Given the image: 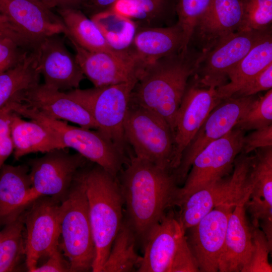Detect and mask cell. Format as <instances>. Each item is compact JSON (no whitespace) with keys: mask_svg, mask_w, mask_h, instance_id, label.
<instances>
[{"mask_svg":"<svg viewBox=\"0 0 272 272\" xmlns=\"http://www.w3.org/2000/svg\"><path fill=\"white\" fill-rule=\"evenodd\" d=\"M118 178L126 222L143 244L150 229L179 201L180 186L173 172L131 156Z\"/></svg>","mask_w":272,"mask_h":272,"instance_id":"obj_1","label":"cell"},{"mask_svg":"<svg viewBox=\"0 0 272 272\" xmlns=\"http://www.w3.org/2000/svg\"><path fill=\"white\" fill-rule=\"evenodd\" d=\"M202 56V52L188 49L147 65L132 91L130 104L158 115L174 133L176 114L188 79L194 74Z\"/></svg>","mask_w":272,"mask_h":272,"instance_id":"obj_2","label":"cell"},{"mask_svg":"<svg viewBox=\"0 0 272 272\" xmlns=\"http://www.w3.org/2000/svg\"><path fill=\"white\" fill-rule=\"evenodd\" d=\"M83 172L95 249L92 271L101 272L123 221L124 201L118 178L97 164Z\"/></svg>","mask_w":272,"mask_h":272,"instance_id":"obj_3","label":"cell"},{"mask_svg":"<svg viewBox=\"0 0 272 272\" xmlns=\"http://www.w3.org/2000/svg\"><path fill=\"white\" fill-rule=\"evenodd\" d=\"M83 167L76 174L68 194L59 206V247L72 272L92 270L95 257Z\"/></svg>","mask_w":272,"mask_h":272,"instance_id":"obj_4","label":"cell"},{"mask_svg":"<svg viewBox=\"0 0 272 272\" xmlns=\"http://www.w3.org/2000/svg\"><path fill=\"white\" fill-rule=\"evenodd\" d=\"M13 110L21 116L38 122L56 138L64 148L75 150L115 177H118L123 165L128 161L108 139L97 130L69 125L20 103H16Z\"/></svg>","mask_w":272,"mask_h":272,"instance_id":"obj_5","label":"cell"},{"mask_svg":"<svg viewBox=\"0 0 272 272\" xmlns=\"http://www.w3.org/2000/svg\"><path fill=\"white\" fill-rule=\"evenodd\" d=\"M142 245L144 254L137 271H199L185 231L173 209L150 229Z\"/></svg>","mask_w":272,"mask_h":272,"instance_id":"obj_6","label":"cell"},{"mask_svg":"<svg viewBox=\"0 0 272 272\" xmlns=\"http://www.w3.org/2000/svg\"><path fill=\"white\" fill-rule=\"evenodd\" d=\"M251 157L240 153L235 160L233 172L229 177L195 191L179 203V211L176 214L185 231L216 206L227 205L235 207L246 203L252 190L250 177Z\"/></svg>","mask_w":272,"mask_h":272,"instance_id":"obj_7","label":"cell"},{"mask_svg":"<svg viewBox=\"0 0 272 272\" xmlns=\"http://www.w3.org/2000/svg\"><path fill=\"white\" fill-rule=\"evenodd\" d=\"M124 131L134 157L169 172L177 169L174 134L162 118L147 109L129 104Z\"/></svg>","mask_w":272,"mask_h":272,"instance_id":"obj_8","label":"cell"},{"mask_svg":"<svg viewBox=\"0 0 272 272\" xmlns=\"http://www.w3.org/2000/svg\"><path fill=\"white\" fill-rule=\"evenodd\" d=\"M138 80L66 92L91 114L98 129L125 156L124 122L132 91Z\"/></svg>","mask_w":272,"mask_h":272,"instance_id":"obj_9","label":"cell"},{"mask_svg":"<svg viewBox=\"0 0 272 272\" xmlns=\"http://www.w3.org/2000/svg\"><path fill=\"white\" fill-rule=\"evenodd\" d=\"M245 132L235 126L197 155L183 185L180 187L177 207L189 195L223 179L230 172L241 152Z\"/></svg>","mask_w":272,"mask_h":272,"instance_id":"obj_10","label":"cell"},{"mask_svg":"<svg viewBox=\"0 0 272 272\" xmlns=\"http://www.w3.org/2000/svg\"><path fill=\"white\" fill-rule=\"evenodd\" d=\"M55 149L29 162V175L33 201L50 196L61 202L66 196L78 171L88 160L78 153Z\"/></svg>","mask_w":272,"mask_h":272,"instance_id":"obj_11","label":"cell"},{"mask_svg":"<svg viewBox=\"0 0 272 272\" xmlns=\"http://www.w3.org/2000/svg\"><path fill=\"white\" fill-rule=\"evenodd\" d=\"M255 99L253 96L230 97L223 99L212 110L184 150L179 166L173 172L179 185L184 183L197 155L235 127Z\"/></svg>","mask_w":272,"mask_h":272,"instance_id":"obj_12","label":"cell"},{"mask_svg":"<svg viewBox=\"0 0 272 272\" xmlns=\"http://www.w3.org/2000/svg\"><path fill=\"white\" fill-rule=\"evenodd\" d=\"M269 31H238L222 38L202 52L194 79L205 87L225 85L229 71Z\"/></svg>","mask_w":272,"mask_h":272,"instance_id":"obj_13","label":"cell"},{"mask_svg":"<svg viewBox=\"0 0 272 272\" xmlns=\"http://www.w3.org/2000/svg\"><path fill=\"white\" fill-rule=\"evenodd\" d=\"M60 203L51 197L41 196L24 214L25 255L29 271H33L42 257L59 247Z\"/></svg>","mask_w":272,"mask_h":272,"instance_id":"obj_14","label":"cell"},{"mask_svg":"<svg viewBox=\"0 0 272 272\" xmlns=\"http://www.w3.org/2000/svg\"><path fill=\"white\" fill-rule=\"evenodd\" d=\"M76 51L75 57L84 76L101 87L139 80L144 70L134 53L91 51L65 36Z\"/></svg>","mask_w":272,"mask_h":272,"instance_id":"obj_15","label":"cell"},{"mask_svg":"<svg viewBox=\"0 0 272 272\" xmlns=\"http://www.w3.org/2000/svg\"><path fill=\"white\" fill-rule=\"evenodd\" d=\"M234 208L227 205L216 206L196 225L185 230L187 242L199 271H218L228 222Z\"/></svg>","mask_w":272,"mask_h":272,"instance_id":"obj_16","label":"cell"},{"mask_svg":"<svg viewBox=\"0 0 272 272\" xmlns=\"http://www.w3.org/2000/svg\"><path fill=\"white\" fill-rule=\"evenodd\" d=\"M59 34L46 37L33 49L44 84L67 92L79 88L85 78L75 55L71 53Z\"/></svg>","mask_w":272,"mask_h":272,"instance_id":"obj_17","label":"cell"},{"mask_svg":"<svg viewBox=\"0 0 272 272\" xmlns=\"http://www.w3.org/2000/svg\"><path fill=\"white\" fill-rule=\"evenodd\" d=\"M194 80L193 83H188L175 121V150L178 167L184 150L210 112L222 100L216 88L203 86Z\"/></svg>","mask_w":272,"mask_h":272,"instance_id":"obj_18","label":"cell"},{"mask_svg":"<svg viewBox=\"0 0 272 272\" xmlns=\"http://www.w3.org/2000/svg\"><path fill=\"white\" fill-rule=\"evenodd\" d=\"M15 101L52 118L68 121L87 128L98 129L89 112L66 92L50 88L44 84L26 91Z\"/></svg>","mask_w":272,"mask_h":272,"instance_id":"obj_19","label":"cell"},{"mask_svg":"<svg viewBox=\"0 0 272 272\" xmlns=\"http://www.w3.org/2000/svg\"><path fill=\"white\" fill-rule=\"evenodd\" d=\"M0 12L36 44L46 37L67 32L58 16L30 0H0Z\"/></svg>","mask_w":272,"mask_h":272,"instance_id":"obj_20","label":"cell"},{"mask_svg":"<svg viewBox=\"0 0 272 272\" xmlns=\"http://www.w3.org/2000/svg\"><path fill=\"white\" fill-rule=\"evenodd\" d=\"M251 226L246 216V203L236 206L228 220L218 271L244 272L253 252Z\"/></svg>","mask_w":272,"mask_h":272,"instance_id":"obj_21","label":"cell"},{"mask_svg":"<svg viewBox=\"0 0 272 272\" xmlns=\"http://www.w3.org/2000/svg\"><path fill=\"white\" fill-rule=\"evenodd\" d=\"M242 20L240 0H212L197 23L192 37L196 36L202 46L201 52H206L219 40L238 31Z\"/></svg>","mask_w":272,"mask_h":272,"instance_id":"obj_22","label":"cell"},{"mask_svg":"<svg viewBox=\"0 0 272 272\" xmlns=\"http://www.w3.org/2000/svg\"><path fill=\"white\" fill-rule=\"evenodd\" d=\"M33 201L29 167L4 164L0 168V220L9 223Z\"/></svg>","mask_w":272,"mask_h":272,"instance_id":"obj_23","label":"cell"},{"mask_svg":"<svg viewBox=\"0 0 272 272\" xmlns=\"http://www.w3.org/2000/svg\"><path fill=\"white\" fill-rule=\"evenodd\" d=\"M183 33L179 25L138 27L132 51L144 67L164 57L182 50Z\"/></svg>","mask_w":272,"mask_h":272,"instance_id":"obj_24","label":"cell"},{"mask_svg":"<svg viewBox=\"0 0 272 272\" xmlns=\"http://www.w3.org/2000/svg\"><path fill=\"white\" fill-rule=\"evenodd\" d=\"M272 63V37L268 31L229 71L230 82L216 88L223 99L232 96L248 81Z\"/></svg>","mask_w":272,"mask_h":272,"instance_id":"obj_25","label":"cell"},{"mask_svg":"<svg viewBox=\"0 0 272 272\" xmlns=\"http://www.w3.org/2000/svg\"><path fill=\"white\" fill-rule=\"evenodd\" d=\"M11 130L16 160L31 153L64 149L61 142L41 124L33 120H25L14 111Z\"/></svg>","mask_w":272,"mask_h":272,"instance_id":"obj_26","label":"cell"},{"mask_svg":"<svg viewBox=\"0 0 272 272\" xmlns=\"http://www.w3.org/2000/svg\"><path fill=\"white\" fill-rule=\"evenodd\" d=\"M40 76L36 54L28 50L17 64L0 74V109L39 84Z\"/></svg>","mask_w":272,"mask_h":272,"instance_id":"obj_27","label":"cell"},{"mask_svg":"<svg viewBox=\"0 0 272 272\" xmlns=\"http://www.w3.org/2000/svg\"><path fill=\"white\" fill-rule=\"evenodd\" d=\"M56 10L67 30L64 35L70 36L80 46L91 51L117 52L109 46L98 26L82 10L74 8Z\"/></svg>","mask_w":272,"mask_h":272,"instance_id":"obj_28","label":"cell"},{"mask_svg":"<svg viewBox=\"0 0 272 272\" xmlns=\"http://www.w3.org/2000/svg\"><path fill=\"white\" fill-rule=\"evenodd\" d=\"M90 18L96 24L109 46L120 52L131 53L138 26L132 20L111 10Z\"/></svg>","mask_w":272,"mask_h":272,"instance_id":"obj_29","label":"cell"},{"mask_svg":"<svg viewBox=\"0 0 272 272\" xmlns=\"http://www.w3.org/2000/svg\"><path fill=\"white\" fill-rule=\"evenodd\" d=\"M137 243L134 231L124 218L101 272H130L135 271L136 268L138 270L142 256L137 252Z\"/></svg>","mask_w":272,"mask_h":272,"instance_id":"obj_30","label":"cell"},{"mask_svg":"<svg viewBox=\"0 0 272 272\" xmlns=\"http://www.w3.org/2000/svg\"><path fill=\"white\" fill-rule=\"evenodd\" d=\"M255 151L250 169L252 190L247 203L272 207V146Z\"/></svg>","mask_w":272,"mask_h":272,"instance_id":"obj_31","label":"cell"},{"mask_svg":"<svg viewBox=\"0 0 272 272\" xmlns=\"http://www.w3.org/2000/svg\"><path fill=\"white\" fill-rule=\"evenodd\" d=\"M24 214L6 224L0 231V272L14 271L25 255Z\"/></svg>","mask_w":272,"mask_h":272,"instance_id":"obj_32","label":"cell"},{"mask_svg":"<svg viewBox=\"0 0 272 272\" xmlns=\"http://www.w3.org/2000/svg\"><path fill=\"white\" fill-rule=\"evenodd\" d=\"M168 3V0H117L109 10L132 20L138 27H157Z\"/></svg>","mask_w":272,"mask_h":272,"instance_id":"obj_33","label":"cell"},{"mask_svg":"<svg viewBox=\"0 0 272 272\" xmlns=\"http://www.w3.org/2000/svg\"><path fill=\"white\" fill-rule=\"evenodd\" d=\"M212 0H178L176 6L178 16L177 23L183 33L182 52L188 49L194 29L201 18L207 12Z\"/></svg>","mask_w":272,"mask_h":272,"instance_id":"obj_34","label":"cell"},{"mask_svg":"<svg viewBox=\"0 0 272 272\" xmlns=\"http://www.w3.org/2000/svg\"><path fill=\"white\" fill-rule=\"evenodd\" d=\"M242 20L238 31H264L272 21V0H240Z\"/></svg>","mask_w":272,"mask_h":272,"instance_id":"obj_35","label":"cell"},{"mask_svg":"<svg viewBox=\"0 0 272 272\" xmlns=\"http://www.w3.org/2000/svg\"><path fill=\"white\" fill-rule=\"evenodd\" d=\"M272 124V90L255 98L236 127L244 130H254Z\"/></svg>","mask_w":272,"mask_h":272,"instance_id":"obj_36","label":"cell"},{"mask_svg":"<svg viewBox=\"0 0 272 272\" xmlns=\"http://www.w3.org/2000/svg\"><path fill=\"white\" fill-rule=\"evenodd\" d=\"M251 226L253 249L250 261L244 272H271L268 256L272 247L259 226L251 224Z\"/></svg>","mask_w":272,"mask_h":272,"instance_id":"obj_37","label":"cell"},{"mask_svg":"<svg viewBox=\"0 0 272 272\" xmlns=\"http://www.w3.org/2000/svg\"><path fill=\"white\" fill-rule=\"evenodd\" d=\"M13 112L9 104L0 109V168L14 151L11 130Z\"/></svg>","mask_w":272,"mask_h":272,"instance_id":"obj_38","label":"cell"},{"mask_svg":"<svg viewBox=\"0 0 272 272\" xmlns=\"http://www.w3.org/2000/svg\"><path fill=\"white\" fill-rule=\"evenodd\" d=\"M272 87V63L255 75L231 97L253 96Z\"/></svg>","mask_w":272,"mask_h":272,"instance_id":"obj_39","label":"cell"},{"mask_svg":"<svg viewBox=\"0 0 272 272\" xmlns=\"http://www.w3.org/2000/svg\"><path fill=\"white\" fill-rule=\"evenodd\" d=\"M10 39L19 46L29 50L37 45L4 14L0 12V41Z\"/></svg>","mask_w":272,"mask_h":272,"instance_id":"obj_40","label":"cell"},{"mask_svg":"<svg viewBox=\"0 0 272 272\" xmlns=\"http://www.w3.org/2000/svg\"><path fill=\"white\" fill-rule=\"evenodd\" d=\"M28 50L11 40H1L0 74L17 64Z\"/></svg>","mask_w":272,"mask_h":272,"instance_id":"obj_41","label":"cell"},{"mask_svg":"<svg viewBox=\"0 0 272 272\" xmlns=\"http://www.w3.org/2000/svg\"><path fill=\"white\" fill-rule=\"evenodd\" d=\"M253 130L245 134L241 153L249 154L259 148L272 146V124Z\"/></svg>","mask_w":272,"mask_h":272,"instance_id":"obj_42","label":"cell"},{"mask_svg":"<svg viewBox=\"0 0 272 272\" xmlns=\"http://www.w3.org/2000/svg\"><path fill=\"white\" fill-rule=\"evenodd\" d=\"M66 271H70L69 263L59 247L48 256L45 263L37 266L32 272Z\"/></svg>","mask_w":272,"mask_h":272,"instance_id":"obj_43","label":"cell"},{"mask_svg":"<svg viewBox=\"0 0 272 272\" xmlns=\"http://www.w3.org/2000/svg\"><path fill=\"white\" fill-rule=\"evenodd\" d=\"M117 0H85L81 10H84L90 17L98 13L110 9Z\"/></svg>","mask_w":272,"mask_h":272,"instance_id":"obj_44","label":"cell"},{"mask_svg":"<svg viewBox=\"0 0 272 272\" xmlns=\"http://www.w3.org/2000/svg\"><path fill=\"white\" fill-rule=\"evenodd\" d=\"M48 9L52 8H74L82 10V4L80 0H40Z\"/></svg>","mask_w":272,"mask_h":272,"instance_id":"obj_45","label":"cell"},{"mask_svg":"<svg viewBox=\"0 0 272 272\" xmlns=\"http://www.w3.org/2000/svg\"><path fill=\"white\" fill-rule=\"evenodd\" d=\"M34 3H35L36 4L41 6H42V7H45L43 4L41 2V1L40 0H30ZM46 8V7H45Z\"/></svg>","mask_w":272,"mask_h":272,"instance_id":"obj_46","label":"cell"},{"mask_svg":"<svg viewBox=\"0 0 272 272\" xmlns=\"http://www.w3.org/2000/svg\"><path fill=\"white\" fill-rule=\"evenodd\" d=\"M82 2V4H83V2L85 1V0H80Z\"/></svg>","mask_w":272,"mask_h":272,"instance_id":"obj_47","label":"cell"}]
</instances>
